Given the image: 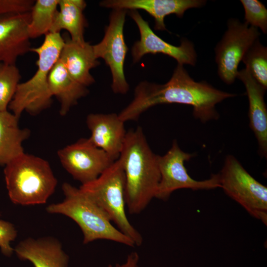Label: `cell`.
Here are the masks:
<instances>
[{"label":"cell","mask_w":267,"mask_h":267,"mask_svg":"<svg viewBox=\"0 0 267 267\" xmlns=\"http://www.w3.org/2000/svg\"><path fill=\"white\" fill-rule=\"evenodd\" d=\"M235 96L236 94L219 90L206 82H195L183 65L178 63L166 84L147 81L139 83L135 88L133 100L118 116L124 122L137 120L142 113L153 106L179 103L191 106L194 117L205 123L219 118L217 104Z\"/></svg>","instance_id":"obj_1"},{"label":"cell","mask_w":267,"mask_h":267,"mask_svg":"<svg viewBox=\"0 0 267 267\" xmlns=\"http://www.w3.org/2000/svg\"><path fill=\"white\" fill-rule=\"evenodd\" d=\"M158 156L141 127L127 132L118 159L125 174V201L130 214L140 213L155 198L160 179Z\"/></svg>","instance_id":"obj_2"},{"label":"cell","mask_w":267,"mask_h":267,"mask_svg":"<svg viewBox=\"0 0 267 267\" xmlns=\"http://www.w3.org/2000/svg\"><path fill=\"white\" fill-rule=\"evenodd\" d=\"M62 188L64 200L49 205L46 211L63 215L76 222L83 233L84 244L103 239L135 246L133 240L115 227L106 213L79 188L65 182Z\"/></svg>","instance_id":"obj_3"},{"label":"cell","mask_w":267,"mask_h":267,"mask_svg":"<svg viewBox=\"0 0 267 267\" xmlns=\"http://www.w3.org/2000/svg\"><path fill=\"white\" fill-rule=\"evenodd\" d=\"M4 175L11 201L23 206L45 203L57 183L47 161L25 153L5 165Z\"/></svg>","instance_id":"obj_4"},{"label":"cell","mask_w":267,"mask_h":267,"mask_svg":"<svg viewBox=\"0 0 267 267\" xmlns=\"http://www.w3.org/2000/svg\"><path fill=\"white\" fill-rule=\"evenodd\" d=\"M64 44L60 33H48L40 46L31 48L38 55L37 71L29 80L18 85L8 106L18 118L24 111L35 115L50 105L52 96L48 89V76L59 58Z\"/></svg>","instance_id":"obj_5"},{"label":"cell","mask_w":267,"mask_h":267,"mask_svg":"<svg viewBox=\"0 0 267 267\" xmlns=\"http://www.w3.org/2000/svg\"><path fill=\"white\" fill-rule=\"evenodd\" d=\"M79 188L93 200L125 235L140 246L143 237L128 220L126 213L125 177L118 159L97 178Z\"/></svg>","instance_id":"obj_6"},{"label":"cell","mask_w":267,"mask_h":267,"mask_svg":"<svg viewBox=\"0 0 267 267\" xmlns=\"http://www.w3.org/2000/svg\"><path fill=\"white\" fill-rule=\"evenodd\" d=\"M221 188L251 215L267 224V187L252 177L233 155L225 157L219 174Z\"/></svg>","instance_id":"obj_7"},{"label":"cell","mask_w":267,"mask_h":267,"mask_svg":"<svg viewBox=\"0 0 267 267\" xmlns=\"http://www.w3.org/2000/svg\"><path fill=\"white\" fill-rule=\"evenodd\" d=\"M194 156L182 151L176 140L165 155L158 156L160 179L155 198L166 200L174 191L180 189L198 190L221 188L219 174L204 180H196L189 175L184 162Z\"/></svg>","instance_id":"obj_8"},{"label":"cell","mask_w":267,"mask_h":267,"mask_svg":"<svg viewBox=\"0 0 267 267\" xmlns=\"http://www.w3.org/2000/svg\"><path fill=\"white\" fill-rule=\"evenodd\" d=\"M260 35L257 28L236 18L228 20L227 29L215 48L218 75L224 83L230 85L234 82L239 63Z\"/></svg>","instance_id":"obj_9"},{"label":"cell","mask_w":267,"mask_h":267,"mask_svg":"<svg viewBox=\"0 0 267 267\" xmlns=\"http://www.w3.org/2000/svg\"><path fill=\"white\" fill-rule=\"evenodd\" d=\"M127 10L113 9L104 36L99 43L92 45L95 58H102L109 67L112 77L111 88L115 93L126 94L129 89L124 72L128 47L124 36Z\"/></svg>","instance_id":"obj_10"},{"label":"cell","mask_w":267,"mask_h":267,"mask_svg":"<svg viewBox=\"0 0 267 267\" xmlns=\"http://www.w3.org/2000/svg\"><path fill=\"white\" fill-rule=\"evenodd\" d=\"M57 155L64 169L82 184L97 178L115 161L89 138L66 146Z\"/></svg>","instance_id":"obj_11"},{"label":"cell","mask_w":267,"mask_h":267,"mask_svg":"<svg viewBox=\"0 0 267 267\" xmlns=\"http://www.w3.org/2000/svg\"><path fill=\"white\" fill-rule=\"evenodd\" d=\"M129 15L136 24L140 33V40L132 48L134 63L138 62L145 54L162 53L175 59L178 64L195 65L197 54L191 42L183 39L179 46L171 44L153 32L148 22L137 10H130Z\"/></svg>","instance_id":"obj_12"},{"label":"cell","mask_w":267,"mask_h":267,"mask_svg":"<svg viewBox=\"0 0 267 267\" xmlns=\"http://www.w3.org/2000/svg\"><path fill=\"white\" fill-rule=\"evenodd\" d=\"M30 12L0 15V63L15 64L19 56L30 51Z\"/></svg>","instance_id":"obj_13"},{"label":"cell","mask_w":267,"mask_h":267,"mask_svg":"<svg viewBox=\"0 0 267 267\" xmlns=\"http://www.w3.org/2000/svg\"><path fill=\"white\" fill-rule=\"evenodd\" d=\"M88 127L91 132L89 138L96 147L117 160L122 151L127 132L125 122L116 113H91L87 117Z\"/></svg>","instance_id":"obj_14"},{"label":"cell","mask_w":267,"mask_h":267,"mask_svg":"<svg viewBox=\"0 0 267 267\" xmlns=\"http://www.w3.org/2000/svg\"><path fill=\"white\" fill-rule=\"evenodd\" d=\"M203 0H105L100 2L102 7L125 10L142 9L152 16L156 30H167L164 18L168 15L176 14L182 18L186 10L201 7Z\"/></svg>","instance_id":"obj_15"},{"label":"cell","mask_w":267,"mask_h":267,"mask_svg":"<svg viewBox=\"0 0 267 267\" xmlns=\"http://www.w3.org/2000/svg\"><path fill=\"white\" fill-rule=\"evenodd\" d=\"M236 78L244 84L249 101V126L254 132L262 157L267 156V109L264 100L265 89L246 69L238 71Z\"/></svg>","instance_id":"obj_16"},{"label":"cell","mask_w":267,"mask_h":267,"mask_svg":"<svg viewBox=\"0 0 267 267\" xmlns=\"http://www.w3.org/2000/svg\"><path fill=\"white\" fill-rule=\"evenodd\" d=\"M63 37L64 44L59 59L74 80L85 87L91 85L95 80L90 70L100 64L95 57L92 45L86 41L75 42L68 34Z\"/></svg>","instance_id":"obj_17"},{"label":"cell","mask_w":267,"mask_h":267,"mask_svg":"<svg viewBox=\"0 0 267 267\" xmlns=\"http://www.w3.org/2000/svg\"><path fill=\"white\" fill-rule=\"evenodd\" d=\"M17 256L31 262L34 267H68L69 257L61 243L53 237L28 238L14 249Z\"/></svg>","instance_id":"obj_18"},{"label":"cell","mask_w":267,"mask_h":267,"mask_svg":"<svg viewBox=\"0 0 267 267\" xmlns=\"http://www.w3.org/2000/svg\"><path fill=\"white\" fill-rule=\"evenodd\" d=\"M48 85L52 96H55L60 103L61 115H66L79 99L89 92L86 87L72 78L59 58L49 72Z\"/></svg>","instance_id":"obj_19"},{"label":"cell","mask_w":267,"mask_h":267,"mask_svg":"<svg viewBox=\"0 0 267 267\" xmlns=\"http://www.w3.org/2000/svg\"><path fill=\"white\" fill-rule=\"evenodd\" d=\"M18 118L7 110L0 111V165H5L24 153L22 143L30 131L19 128Z\"/></svg>","instance_id":"obj_20"},{"label":"cell","mask_w":267,"mask_h":267,"mask_svg":"<svg viewBox=\"0 0 267 267\" xmlns=\"http://www.w3.org/2000/svg\"><path fill=\"white\" fill-rule=\"evenodd\" d=\"M59 10L56 12L49 33L68 31L72 40L83 43L87 21L83 11L87 6L83 0H59Z\"/></svg>","instance_id":"obj_21"},{"label":"cell","mask_w":267,"mask_h":267,"mask_svg":"<svg viewBox=\"0 0 267 267\" xmlns=\"http://www.w3.org/2000/svg\"><path fill=\"white\" fill-rule=\"evenodd\" d=\"M59 0H37L30 11L28 26L30 39L38 38L49 32L58 6Z\"/></svg>","instance_id":"obj_22"},{"label":"cell","mask_w":267,"mask_h":267,"mask_svg":"<svg viewBox=\"0 0 267 267\" xmlns=\"http://www.w3.org/2000/svg\"><path fill=\"white\" fill-rule=\"evenodd\" d=\"M242 61L254 79L265 89L267 88V48L259 39L247 49Z\"/></svg>","instance_id":"obj_23"},{"label":"cell","mask_w":267,"mask_h":267,"mask_svg":"<svg viewBox=\"0 0 267 267\" xmlns=\"http://www.w3.org/2000/svg\"><path fill=\"white\" fill-rule=\"evenodd\" d=\"M21 79L15 64L0 63V111L6 110Z\"/></svg>","instance_id":"obj_24"},{"label":"cell","mask_w":267,"mask_h":267,"mask_svg":"<svg viewBox=\"0 0 267 267\" xmlns=\"http://www.w3.org/2000/svg\"><path fill=\"white\" fill-rule=\"evenodd\" d=\"M244 9L245 22L258 29L263 33H267V9L265 6L258 0H241Z\"/></svg>","instance_id":"obj_25"},{"label":"cell","mask_w":267,"mask_h":267,"mask_svg":"<svg viewBox=\"0 0 267 267\" xmlns=\"http://www.w3.org/2000/svg\"><path fill=\"white\" fill-rule=\"evenodd\" d=\"M14 225L9 222L0 219V249L4 256L10 257L14 252L11 242L17 236Z\"/></svg>","instance_id":"obj_26"},{"label":"cell","mask_w":267,"mask_h":267,"mask_svg":"<svg viewBox=\"0 0 267 267\" xmlns=\"http://www.w3.org/2000/svg\"><path fill=\"white\" fill-rule=\"evenodd\" d=\"M34 2L33 0H0V15L30 12Z\"/></svg>","instance_id":"obj_27"},{"label":"cell","mask_w":267,"mask_h":267,"mask_svg":"<svg viewBox=\"0 0 267 267\" xmlns=\"http://www.w3.org/2000/svg\"><path fill=\"white\" fill-rule=\"evenodd\" d=\"M107 267H140L139 255L136 252H133L128 255L123 263L109 265Z\"/></svg>","instance_id":"obj_28"}]
</instances>
